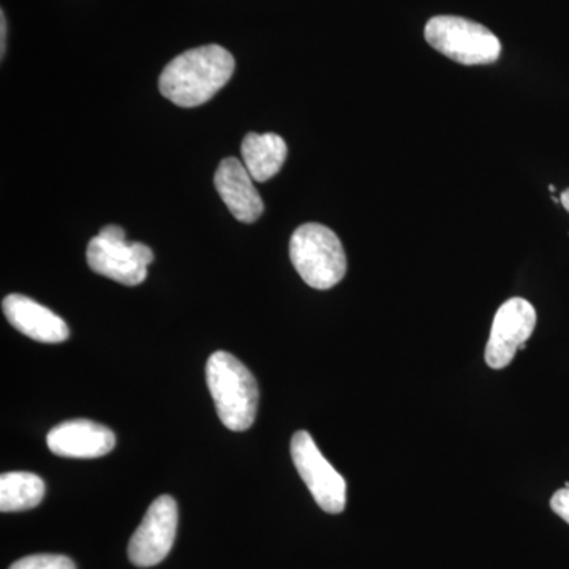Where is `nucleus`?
Returning <instances> with one entry per match:
<instances>
[{"label": "nucleus", "instance_id": "6", "mask_svg": "<svg viewBox=\"0 0 569 569\" xmlns=\"http://www.w3.org/2000/svg\"><path fill=\"white\" fill-rule=\"evenodd\" d=\"M290 451L296 470L318 507L329 515L342 512L347 507V481L321 455L312 436L298 430L291 438Z\"/></svg>", "mask_w": 569, "mask_h": 569}, {"label": "nucleus", "instance_id": "14", "mask_svg": "<svg viewBox=\"0 0 569 569\" xmlns=\"http://www.w3.org/2000/svg\"><path fill=\"white\" fill-rule=\"evenodd\" d=\"M10 569H77V567L69 557L39 553V556H29L14 561Z\"/></svg>", "mask_w": 569, "mask_h": 569}, {"label": "nucleus", "instance_id": "1", "mask_svg": "<svg viewBox=\"0 0 569 569\" xmlns=\"http://www.w3.org/2000/svg\"><path fill=\"white\" fill-rule=\"evenodd\" d=\"M234 67L231 52L219 44L193 48L164 67L160 92L178 107H200L231 80Z\"/></svg>", "mask_w": 569, "mask_h": 569}, {"label": "nucleus", "instance_id": "10", "mask_svg": "<svg viewBox=\"0 0 569 569\" xmlns=\"http://www.w3.org/2000/svg\"><path fill=\"white\" fill-rule=\"evenodd\" d=\"M213 186L239 222L253 223L260 219L264 211L263 200L244 163L234 157L222 160L213 176Z\"/></svg>", "mask_w": 569, "mask_h": 569}, {"label": "nucleus", "instance_id": "2", "mask_svg": "<svg viewBox=\"0 0 569 569\" xmlns=\"http://www.w3.org/2000/svg\"><path fill=\"white\" fill-rule=\"evenodd\" d=\"M206 378L222 425L234 432L250 429L260 400L252 372L233 355L216 351L206 366Z\"/></svg>", "mask_w": 569, "mask_h": 569}, {"label": "nucleus", "instance_id": "11", "mask_svg": "<svg viewBox=\"0 0 569 569\" xmlns=\"http://www.w3.org/2000/svg\"><path fill=\"white\" fill-rule=\"evenodd\" d=\"M2 309L14 329L37 342L61 343L69 339L70 329L66 321L28 296H7Z\"/></svg>", "mask_w": 569, "mask_h": 569}, {"label": "nucleus", "instance_id": "3", "mask_svg": "<svg viewBox=\"0 0 569 569\" xmlns=\"http://www.w3.org/2000/svg\"><path fill=\"white\" fill-rule=\"evenodd\" d=\"M290 258L298 274L316 290H329L347 274L342 242L325 224H301L291 236Z\"/></svg>", "mask_w": 569, "mask_h": 569}, {"label": "nucleus", "instance_id": "5", "mask_svg": "<svg viewBox=\"0 0 569 569\" xmlns=\"http://www.w3.org/2000/svg\"><path fill=\"white\" fill-rule=\"evenodd\" d=\"M89 268L97 274L108 277L127 287L144 282L148 266L153 261L151 247L141 242H129L118 224H107L88 246Z\"/></svg>", "mask_w": 569, "mask_h": 569}, {"label": "nucleus", "instance_id": "9", "mask_svg": "<svg viewBox=\"0 0 569 569\" xmlns=\"http://www.w3.org/2000/svg\"><path fill=\"white\" fill-rule=\"evenodd\" d=\"M47 443L52 455L61 458L96 459L114 449L116 436L99 422L73 419L51 429Z\"/></svg>", "mask_w": 569, "mask_h": 569}, {"label": "nucleus", "instance_id": "13", "mask_svg": "<svg viewBox=\"0 0 569 569\" xmlns=\"http://www.w3.org/2000/svg\"><path fill=\"white\" fill-rule=\"evenodd\" d=\"M43 479L26 471H11L0 477V509L2 512L28 511L39 507L44 498Z\"/></svg>", "mask_w": 569, "mask_h": 569}, {"label": "nucleus", "instance_id": "17", "mask_svg": "<svg viewBox=\"0 0 569 569\" xmlns=\"http://www.w3.org/2000/svg\"><path fill=\"white\" fill-rule=\"evenodd\" d=\"M561 204H563V208L567 209V211L569 212V189L568 190H565L563 193H561Z\"/></svg>", "mask_w": 569, "mask_h": 569}, {"label": "nucleus", "instance_id": "16", "mask_svg": "<svg viewBox=\"0 0 569 569\" xmlns=\"http://www.w3.org/2000/svg\"><path fill=\"white\" fill-rule=\"evenodd\" d=\"M6 39H7V21L6 13H0V52H2V58L6 56Z\"/></svg>", "mask_w": 569, "mask_h": 569}, {"label": "nucleus", "instance_id": "15", "mask_svg": "<svg viewBox=\"0 0 569 569\" xmlns=\"http://www.w3.org/2000/svg\"><path fill=\"white\" fill-rule=\"evenodd\" d=\"M550 508L565 522L569 523V489L557 490L552 498H550Z\"/></svg>", "mask_w": 569, "mask_h": 569}, {"label": "nucleus", "instance_id": "7", "mask_svg": "<svg viewBox=\"0 0 569 569\" xmlns=\"http://www.w3.org/2000/svg\"><path fill=\"white\" fill-rule=\"evenodd\" d=\"M178 530V505L171 496L153 500L129 545L134 567L151 568L167 559Z\"/></svg>", "mask_w": 569, "mask_h": 569}, {"label": "nucleus", "instance_id": "8", "mask_svg": "<svg viewBox=\"0 0 569 569\" xmlns=\"http://www.w3.org/2000/svg\"><path fill=\"white\" fill-rule=\"evenodd\" d=\"M537 326V310L522 298L508 299L493 318L492 331L486 346V362L492 369H505L519 350L526 348L527 340Z\"/></svg>", "mask_w": 569, "mask_h": 569}, {"label": "nucleus", "instance_id": "4", "mask_svg": "<svg viewBox=\"0 0 569 569\" xmlns=\"http://www.w3.org/2000/svg\"><path fill=\"white\" fill-rule=\"evenodd\" d=\"M427 43L462 66H489L498 61L501 43L479 22L460 17H433L426 24Z\"/></svg>", "mask_w": 569, "mask_h": 569}, {"label": "nucleus", "instance_id": "12", "mask_svg": "<svg viewBox=\"0 0 569 569\" xmlns=\"http://www.w3.org/2000/svg\"><path fill=\"white\" fill-rule=\"evenodd\" d=\"M242 160L253 181L266 182L282 170L288 148L276 133H249L242 141Z\"/></svg>", "mask_w": 569, "mask_h": 569}]
</instances>
